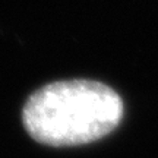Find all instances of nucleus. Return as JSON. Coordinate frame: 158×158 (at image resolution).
I'll return each mask as SVG.
<instances>
[{
	"label": "nucleus",
	"instance_id": "1",
	"mask_svg": "<svg viewBox=\"0 0 158 158\" xmlns=\"http://www.w3.org/2000/svg\"><path fill=\"white\" fill-rule=\"evenodd\" d=\"M123 117L122 98L110 86L86 79L59 81L28 98L22 122L37 142L76 147L101 139Z\"/></svg>",
	"mask_w": 158,
	"mask_h": 158
}]
</instances>
